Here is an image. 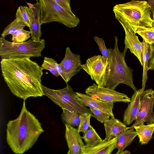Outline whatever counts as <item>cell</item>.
Wrapping results in <instances>:
<instances>
[{
  "instance_id": "6da1fadb",
  "label": "cell",
  "mask_w": 154,
  "mask_h": 154,
  "mask_svg": "<svg viewBox=\"0 0 154 154\" xmlns=\"http://www.w3.org/2000/svg\"><path fill=\"white\" fill-rule=\"evenodd\" d=\"M1 67L4 81L11 93L24 100L43 95L41 67L28 57L2 59Z\"/></svg>"
},
{
  "instance_id": "7a4b0ae2",
  "label": "cell",
  "mask_w": 154,
  "mask_h": 154,
  "mask_svg": "<svg viewBox=\"0 0 154 154\" xmlns=\"http://www.w3.org/2000/svg\"><path fill=\"white\" fill-rule=\"evenodd\" d=\"M44 132L38 120L26 109L24 100L19 115L7 124L6 140L13 152L23 154L33 147Z\"/></svg>"
},
{
  "instance_id": "3957f363",
  "label": "cell",
  "mask_w": 154,
  "mask_h": 154,
  "mask_svg": "<svg viewBox=\"0 0 154 154\" xmlns=\"http://www.w3.org/2000/svg\"><path fill=\"white\" fill-rule=\"evenodd\" d=\"M112 11L116 19L128 31L135 33L137 27L151 28L153 26L150 7L147 1L132 0L116 4L113 6Z\"/></svg>"
},
{
  "instance_id": "277c9868",
  "label": "cell",
  "mask_w": 154,
  "mask_h": 154,
  "mask_svg": "<svg viewBox=\"0 0 154 154\" xmlns=\"http://www.w3.org/2000/svg\"><path fill=\"white\" fill-rule=\"evenodd\" d=\"M113 49L109 48V70L105 87L115 90L120 84H124L131 87L134 91L137 89L133 83V70L128 67L125 62V56L128 49L125 47L121 52L118 46V39L115 37Z\"/></svg>"
},
{
  "instance_id": "5b68a950",
  "label": "cell",
  "mask_w": 154,
  "mask_h": 154,
  "mask_svg": "<svg viewBox=\"0 0 154 154\" xmlns=\"http://www.w3.org/2000/svg\"><path fill=\"white\" fill-rule=\"evenodd\" d=\"M45 41L41 39L34 41L31 39L20 43H14L0 38V56L2 59L16 57H38L41 56L45 47Z\"/></svg>"
},
{
  "instance_id": "8992f818",
  "label": "cell",
  "mask_w": 154,
  "mask_h": 154,
  "mask_svg": "<svg viewBox=\"0 0 154 154\" xmlns=\"http://www.w3.org/2000/svg\"><path fill=\"white\" fill-rule=\"evenodd\" d=\"M40 23L57 22L69 28L76 27L80 22L78 17L72 15L62 8L54 0H39Z\"/></svg>"
},
{
  "instance_id": "52a82bcc",
  "label": "cell",
  "mask_w": 154,
  "mask_h": 154,
  "mask_svg": "<svg viewBox=\"0 0 154 154\" xmlns=\"http://www.w3.org/2000/svg\"><path fill=\"white\" fill-rule=\"evenodd\" d=\"M43 95L49 98L62 109L80 114L86 113L95 118L94 114L87 107L83 105L76 98L75 92L71 86L66 84L63 88L55 90L42 85Z\"/></svg>"
},
{
  "instance_id": "ba28073f",
  "label": "cell",
  "mask_w": 154,
  "mask_h": 154,
  "mask_svg": "<svg viewBox=\"0 0 154 154\" xmlns=\"http://www.w3.org/2000/svg\"><path fill=\"white\" fill-rule=\"evenodd\" d=\"M81 66L97 85L105 86L109 70L108 59L101 55H95L88 59Z\"/></svg>"
},
{
  "instance_id": "9c48e42d",
  "label": "cell",
  "mask_w": 154,
  "mask_h": 154,
  "mask_svg": "<svg viewBox=\"0 0 154 154\" xmlns=\"http://www.w3.org/2000/svg\"><path fill=\"white\" fill-rule=\"evenodd\" d=\"M154 91L150 88L142 92L140 109L135 123L129 129L133 130L134 127L146 122L147 124L154 123Z\"/></svg>"
},
{
  "instance_id": "30bf717a",
  "label": "cell",
  "mask_w": 154,
  "mask_h": 154,
  "mask_svg": "<svg viewBox=\"0 0 154 154\" xmlns=\"http://www.w3.org/2000/svg\"><path fill=\"white\" fill-rule=\"evenodd\" d=\"M85 92L87 95L106 103H126L131 101V99L124 93L105 87L99 86L95 83L86 88Z\"/></svg>"
},
{
  "instance_id": "8fae6325",
  "label": "cell",
  "mask_w": 154,
  "mask_h": 154,
  "mask_svg": "<svg viewBox=\"0 0 154 154\" xmlns=\"http://www.w3.org/2000/svg\"><path fill=\"white\" fill-rule=\"evenodd\" d=\"M81 63L80 55L74 54L69 47H66L65 57L60 63L62 70L61 76L66 83L80 71Z\"/></svg>"
},
{
  "instance_id": "7c38bea8",
  "label": "cell",
  "mask_w": 154,
  "mask_h": 154,
  "mask_svg": "<svg viewBox=\"0 0 154 154\" xmlns=\"http://www.w3.org/2000/svg\"><path fill=\"white\" fill-rule=\"evenodd\" d=\"M65 137L71 154H82L86 145L77 128L65 125Z\"/></svg>"
},
{
  "instance_id": "4fadbf2b",
  "label": "cell",
  "mask_w": 154,
  "mask_h": 154,
  "mask_svg": "<svg viewBox=\"0 0 154 154\" xmlns=\"http://www.w3.org/2000/svg\"><path fill=\"white\" fill-rule=\"evenodd\" d=\"M75 96L84 106L100 110L109 115L111 117H114L112 111L114 103H104L80 92H75Z\"/></svg>"
},
{
  "instance_id": "5bb4252c",
  "label": "cell",
  "mask_w": 154,
  "mask_h": 154,
  "mask_svg": "<svg viewBox=\"0 0 154 154\" xmlns=\"http://www.w3.org/2000/svg\"><path fill=\"white\" fill-rule=\"evenodd\" d=\"M123 27L125 32L124 43L125 47L129 49L131 53L134 54L138 58L143 66L142 52L143 48V42H140L134 32L128 31L125 26L119 22Z\"/></svg>"
},
{
  "instance_id": "9a60e30c",
  "label": "cell",
  "mask_w": 154,
  "mask_h": 154,
  "mask_svg": "<svg viewBox=\"0 0 154 154\" xmlns=\"http://www.w3.org/2000/svg\"><path fill=\"white\" fill-rule=\"evenodd\" d=\"M141 93V88L134 91L132 96L130 103L123 115V122L126 125L131 124L136 119L140 109Z\"/></svg>"
},
{
  "instance_id": "2e32d148",
  "label": "cell",
  "mask_w": 154,
  "mask_h": 154,
  "mask_svg": "<svg viewBox=\"0 0 154 154\" xmlns=\"http://www.w3.org/2000/svg\"><path fill=\"white\" fill-rule=\"evenodd\" d=\"M104 124L106 135L104 140L106 141L116 138L121 133L129 129L124 123L114 117H111Z\"/></svg>"
},
{
  "instance_id": "e0dca14e",
  "label": "cell",
  "mask_w": 154,
  "mask_h": 154,
  "mask_svg": "<svg viewBox=\"0 0 154 154\" xmlns=\"http://www.w3.org/2000/svg\"><path fill=\"white\" fill-rule=\"evenodd\" d=\"M29 7L33 9L34 17L31 26L29 29L31 32V39L34 41L39 40L42 36L41 25L40 23V12L39 0L34 4L27 2Z\"/></svg>"
},
{
  "instance_id": "ac0fdd59",
  "label": "cell",
  "mask_w": 154,
  "mask_h": 154,
  "mask_svg": "<svg viewBox=\"0 0 154 154\" xmlns=\"http://www.w3.org/2000/svg\"><path fill=\"white\" fill-rule=\"evenodd\" d=\"M116 138L109 141L104 139L98 144L92 147L86 146L82 154H111L116 148Z\"/></svg>"
},
{
  "instance_id": "d6986e66",
  "label": "cell",
  "mask_w": 154,
  "mask_h": 154,
  "mask_svg": "<svg viewBox=\"0 0 154 154\" xmlns=\"http://www.w3.org/2000/svg\"><path fill=\"white\" fill-rule=\"evenodd\" d=\"M137 135L136 131L129 129L119 134L116 137V148L118 149L117 152L123 151L126 147L130 145Z\"/></svg>"
},
{
  "instance_id": "ffe728a7",
  "label": "cell",
  "mask_w": 154,
  "mask_h": 154,
  "mask_svg": "<svg viewBox=\"0 0 154 154\" xmlns=\"http://www.w3.org/2000/svg\"><path fill=\"white\" fill-rule=\"evenodd\" d=\"M137 133L139 142L142 145L147 144L152 138L154 131V123L145 125L141 124L134 127Z\"/></svg>"
},
{
  "instance_id": "44dd1931",
  "label": "cell",
  "mask_w": 154,
  "mask_h": 154,
  "mask_svg": "<svg viewBox=\"0 0 154 154\" xmlns=\"http://www.w3.org/2000/svg\"><path fill=\"white\" fill-rule=\"evenodd\" d=\"M143 48L142 54L143 62V73L142 80V92L144 91L147 79V72L148 70V61L150 58L149 45L143 39Z\"/></svg>"
},
{
  "instance_id": "7402d4cb",
  "label": "cell",
  "mask_w": 154,
  "mask_h": 154,
  "mask_svg": "<svg viewBox=\"0 0 154 154\" xmlns=\"http://www.w3.org/2000/svg\"><path fill=\"white\" fill-rule=\"evenodd\" d=\"M34 17V11L32 8L26 6H20L18 8L16 18H18L26 25L30 28Z\"/></svg>"
},
{
  "instance_id": "603a6c76",
  "label": "cell",
  "mask_w": 154,
  "mask_h": 154,
  "mask_svg": "<svg viewBox=\"0 0 154 154\" xmlns=\"http://www.w3.org/2000/svg\"><path fill=\"white\" fill-rule=\"evenodd\" d=\"M61 118L65 125H68L73 127H78L80 122V116L81 114L72 112L65 109H62Z\"/></svg>"
},
{
  "instance_id": "cb8c5ba5",
  "label": "cell",
  "mask_w": 154,
  "mask_h": 154,
  "mask_svg": "<svg viewBox=\"0 0 154 154\" xmlns=\"http://www.w3.org/2000/svg\"><path fill=\"white\" fill-rule=\"evenodd\" d=\"M82 137L86 146L92 147L101 143L103 140L99 136L94 129L91 125Z\"/></svg>"
},
{
  "instance_id": "d4e9b609",
  "label": "cell",
  "mask_w": 154,
  "mask_h": 154,
  "mask_svg": "<svg viewBox=\"0 0 154 154\" xmlns=\"http://www.w3.org/2000/svg\"><path fill=\"white\" fill-rule=\"evenodd\" d=\"M41 67L42 70H49L53 75L56 77L61 76L62 70L60 63L53 59L45 57Z\"/></svg>"
},
{
  "instance_id": "484cf974",
  "label": "cell",
  "mask_w": 154,
  "mask_h": 154,
  "mask_svg": "<svg viewBox=\"0 0 154 154\" xmlns=\"http://www.w3.org/2000/svg\"><path fill=\"white\" fill-rule=\"evenodd\" d=\"M135 33L140 35L149 45L154 43V27H139L136 28Z\"/></svg>"
},
{
  "instance_id": "4316f807",
  "label": "cell",
  "mask_w": 154,
  "mask_h": 154,
  "mask_svg": "<svg viewBox=\"0 0 154 154\" xmlns=\"http://www.w3.org/2000/svg\"><path fill=\"white\" fill-rule=\"evenodd\" d=\"M26 26L19 18H16L4 29L1 37L5 38L7 35L12 34L18 29H23Z\"/></svg>"
},
{
  "instance_id": "83f0119b",
  "label": "cell",
  "mask_w": 154,
  "mask_h": 154,
  "mask_svg": "<svg viewBox=\"0 0 154 154\" xmlns=\"http://www.w3.org/2000/svg\"><path fill=\"white\" fill-rule=\"evenodd\" d=\"M31 32L23 29H19L11 34V41L14 43H20L26 42L31 36Z\"/></svg>"
},
{
  "instance_id": "f1b7e54d",
  "label": "cell",
  "mask_w": 154,
  "mask_h": 154,
  "mask_svg": "<svg viewBox=\"0 0 154 154\" xmlns=\"http://www.w3.org/2000/svg\"><path fill=\"white\" fill-rule=\"evenodd\" d=\"M91 116L88 114H81L80 116V122L77 128L79 132L85 133L88 127L91 125L90 120Z\"/></svg>"
},
{
  "instance_id": "f546056e",
  "label": "cell",
  "mask_w": 154,
  "mask_h": 154,
  "mask_svg": "<svg viewBox=\"0 0 154 154\" xmlns=\"http://www.w3.org/2000/svg\"><path fill=\"white\" fill-rule=\"evenodd\" d=\"M93 38L98 46L99 49L102 56L109 60V51L105 46L104 40L102 38H99L96 36L93 37Z\"/></svg>"
},
{
  "instance_id": "4dcf8cb0",
  "label": "cell",
  "mask_w": 154,
  "mask_h": 154,
  "mask_svg": "<svg viewBox=\"0 0 154 154\" xmlns=\"http://www.w3.org/2000/svg\"><path fill=\"white\" fill-rule=\"evenodd\" d=\"M89 109L94 115L95 118L102 123H104L110 119L109 115L100 110L91 108H89Z\"/></svg>"
},
{
  "instance_id": "1f68e13d",
  "label": "cell",
  "mask_w": 154,
  "mask_h": 154,
  "mask_svg": "<svg viewBox=\"0 0 154 154\" xmlns=\"http://www.w3.org/2000/svg\"><path fill=\"white\" fill-rule=\"evenodd\" d=\"M54 1L70 14L75 15L72 11L70 0H54Z\"/></svg>"
},
{
  "instance_id": "d6a6232c",
  "label": "cell",
  "mask_w": 154,
  "mask_h": 154,
  "mask_svg": "<svg viewBox=\"0 0 154 154\" xmlns=\"http://www.w3.org/2000/svg\"><path fill=\"white\" fill-rule=\"evenodd\" d=\"M150 58L148 61L149 70H154V43L149 45Z\"/></svg>"
},
{
  "instance_id": "836d02e7",
  "label": "cell",
  "mask_w": 154,
  "mask_h": 154,
  "mask_svg": "<svg viewBox=\"0 0 154 154\" xmlns=\"http://www.w3.org/2000/svg\"><path fill=\"white\" fill-rule=\"evenodd\" d=\"M152 15V19L153 20L152 27H154V7H150Z\"/></svg>"
},
{
  "instance_id": "e575fe53",
  "label": "cell",
  "mask_w": 154,
  "mask_h": 154,
  "mask_svg": "<svg viewBox=\"0 0 154 154\" xmlns=\"http://www.w3.org/2000/svg\"><path fill=\"white\" fill-rule=\"evenodd\" d=\"M114 154H131L130 152L128 150H125L120 152H116Z\"/></svg>"
},
{
  "instance_id": "d590c367",
  "label": "cell",
  "mask_w": 154,
  "mask_h": 154,
  "mask_svg": "<svg viewBox=\"0 0 154 154\" xmlns=\"http://www.w3.org/2000/svg\"><path fill=\"white\" fill-rule=\"evenodd\" d=\"M66 154H71L69 150L67 153Z\"/></svg>"
}]
</instances>
